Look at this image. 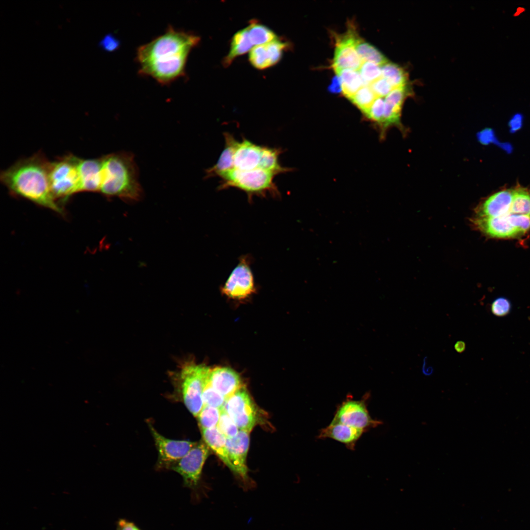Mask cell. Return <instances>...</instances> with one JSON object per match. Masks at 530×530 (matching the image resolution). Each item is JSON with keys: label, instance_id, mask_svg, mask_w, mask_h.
Here are the masks:
<instances>
[{"label": "cell", "instance_id": "e0dca14e", "mask_svg": "<svg viewBox=\"0 0 530 530\" xmlns=\"http://www.w3.org/2000/svg\"><path fill=\"white\" fill-rule=\"evenodd\" d=\"M508 214L497 217L472 216L470 221L474 228L490 237L506 238L521 235L510 223Z\"/></svg>", "mask_w": 530, "mask_h": 530}, {"label": "cell", "instance_id": "f1b7e54d", "mask_svg": "<svg viewBox=\"0 0 530 530\" xmlns=\"http://www.w3.org/2000/svg\"><path fill=\"white\" fill-rule=\"evenodd\" d=\"M512 202L510 213L530 215V192L518 186L512 189Z\"/></svg>", "mask_w": 530, "mask_h": 530}, {"label": "cell", "instance_id": "ac0fdd59", "mask_svg": "<svg viewBox=\"0 0 530 530\" xmlns=\"http://www.w3.org/2000/svg\"><path fill=\"white\" fill-rule=\"evenodd\" d=\"M512 189H504L488 197L476 209L473 216L497 217L510 213Z\"/></svg>", "mask_w": 530, "mask_h": 530}, {"label": "cell", "instance_id": "7bdbcfd3", "mask_svg": "<svg viewBox=\"0 0 530 530\" xmlns=\"http://www.w3.org/2000/svg\"><path fill=\"white\" fill-rule=\"evenodd\" d=\"M466 348V344L462 341H457L454 344L455 350L459 353L463 352Z\"/></svg>", "mask_w": 530, "mask_h": 530}, {"label": "cell", "instance_id": "52a82bcc", "mask_svg": "<svg viewBox=\"0 0 530 530\" xmlns=\"http://www.w3.org/2000/svg\"><path fill=\"white\" fill-rule=\"evenodd\" d=\"M210 453V448L201 441L169 468L182 476L185 486L192 490V500L195 503L201 499L198 489L203 466Z\"/></svg>", "mask_w": 530, "mask_h": 530}, {"label": "cell", "instance_id": "d4e9b609", "mask_svg": "<svg viewBox=\"0 0 530 530\" xmlns=\"http://www.w3.org/2000/svg\"><path fill=\"white\" fill-rule=\"evenodd\" d=\"M336 73L341 80L343 95L349 100L364 86L358 71L345 69Z\"/></svg>", "mask_w": 530, "mask_h": 530}, {"label": "cell", "instance_id": "60d3db41", "mask_svg": "<svg viewBox=\"0 0 530 530\" xmlns=\"http://www.w3.org/2000/svg\"><path fill=\"white\" fill-rule=\"evenodd\" d=\"M328 90L333 93H339L342 92V83L339 77L337 75L332 79L328 86Z\"/></svg>", "mask_w": 530, "mask_h": 530}, {"label": "cell", "instance_id": "ab89813d", "mask_svg": "<svg viewBox=\"0 0 530 530\" xmlns=\"http://www.w3.org/2000/svg\"><path fill=\"white\" fill-rule=\"evenodd\" d=\"M117 526L119 530H141L134 523L125 519H120Z\"/></svg>", "mask_w": 530, "mask_h": 530}, {"label": "cell", "instance_id": "4fadbf2b", "mask_svg": "<svg viewBox=\"0 0 530 530\" xmlns=\"http://www.w3.org/2000/svg\"><path fill=\"white\" fill-rule=\"evenodd\" d=\"M150 428L158 451V465L160 467L169 468L197 443L188 440L168 439L158 432L151 425Z\"/></svg>", "mask_w": 530, "mask_h": 530}, {"label": "cell", "instance_id": "2e32d148", "mask_svg": "<svg viewBox=\"0 0 530 530\" xmlns=\"http://www.w3.org/2000/svg\"><path fill=\"white\" fill-rule=\"evenodd\" d=\"M288 44L278 38L269 43L254 47L249 54L251 65L264 70L277 63L282 58Z\"/></svg>", "mask_w": 530, "mask_h": 530}, {"label": "cell", "instance_id": "484cf974", "mask_svg": "<svg viewBox=\"0 0 530 530\" xmlns=\"http://www.w3.org/2000/svg\"><path fill=\"white\" fill-rule=\"evenodd\" d=\"M356 49L362 62H370L382 66L389 62L387 58L376 48L358 37Z\"/></svg>", "mask_w": 530, "mask_h": 530}, {"label": "cell", "instance_id": "b9f144b4", "mask_svg": "<svg viewBox=\"0 0 530 530\" xmlns=\"http://www.w3.org/2000/svg\"><path fill=\"white\" fill-rule=\"evenodd\" d=\"M426 357H425L424 359L423 365L422 367L423 373L426 376H429L432 374L433 372V369L431 367H427L426 365Z\"/></svg>", "mask_w": 530, "mask_h": 530}, {"label": "cell", "instance_id": "f546056e", "mask_svg": "<svg viewBox=\"0 0 530 530\" xmlns=\"http://www.w3.org/2000/svg\"><path fill=\"white\" fill-rule=\"evenodd\" d=\"M377 98L369 85L362 87L350 100L365 114Z\"/></svg>", "mask_w": 530, "mask_h": 530}, {"label": "cell", "instance_id": "cb8c5ba5", "mask_svg": "<svg viewBox=\"0 0 530 530\" xmlns=\"http://www.w3.org/2000/svg\"><path fill=\"white\" fill-rule=\"evenodd\" d=\"M253 47L246 27L237 32L232 37L229 52L224 59V65L228 66L236 57L247 53Z\"/></svg>", "mask_w": 530, "mask_h": 530}, {"label": "cell", "instance_id": "4316f807", "mask_svg": "<svg viewBox=\"0 0 530 530\" xmlns=\"http://www.w3.org/2000/svg\"><path fill=\"white\" fill-rule=\"evenodd\" d=\"M246 28L251 41L255 47L278 39L276 34L270 28L255 21H251Z\"/></svg>", "mask_w": 530, "mask_h": 530}, {"label": "cell", "instance_id": "836d02e7", "mask_svg": "<svg viewBox=\"0 0 530 530\" xmlns=\"http://www.w3.org/2000/svg\"><path fill=\"white\" fill-rule=\"evenodd\" d=\"M217 427L226 438H231L236 436L239 430L234 421L223 408L221 409Z\"/></svg>", "mask_w": 530, "mask_h": 530}, {"label": "cell", "instance_id": "e575fe53", "mask_svg": "<svg viewBox=\"0 0 530 530\" xmlns=\"http://www.w3.org/2000/svg\"><path fill=\"white\" fill-rule=\"evenodd\" d=\"M384 107V98L377 97L365 115L380 127L383 121Z\"/></svg>", "mask_w": 530, "mask_h": 530}, {"label": "cell", "instance_id": "d6a6232c", "mask_svg": "<svg viewBox=\"0 0 530 530\" xmlns=\"http://www.w3.org/2000/svg\"><path fill=\"white\" fill-rule=\"evenodd\" d=\"M226 399L224 397L212 387L209 382V378L203 392L204 406H210L221 409Z\"/></svg>", "mask_w": 530, "mask_h": 530}, {"label": "cell", "instance_id": "3957f363", "mask_svg": "<svg viewBox=\"0 0 530 530\" xmlns=\"http://www.w3.org/2000/svg\"><path fill=\"white\" fill-rule=\"evenodd\" d=\"M200 40L199 36L192 32L170 26L164 34L138 47L136 59L139 65L186 60L190 52Z\"/></svg>", "mask_w": 530, "mask_h": 530}, {"label": "cell", "instance_id": "d590c367", "mask_svg": "<svg viewBox=\"0 0 530 530\" xmlns=\"http://www.w3.org/2000/svg\"><path fill=\"white\" fill-rule=\"evenodd\" d=\"M508 217L511 224L521 235L530 229V215L510 213Z\"/></svg>", "mask_w": 530, "mask_h": 530}, {"label": "cell", "instance_id": "7c38bea8", "mask_svg": "<svg viewBox=\"0 0 530 530\" xmlns=\"http://www.w3.org/2000/svg\"><path fill=\"white\" fill-rule=\"evenodd\" d=\"M336 38V47L332 66L336 73L345 69L358 71L363 62L356 49L359 37L353 27Z\"/></svg>", "mask_w": 530, "mask_h": 530}, {"label": "cell", "instance_id": "7402d4cb", "mask_svg": "<svg viewBox=\"0 0 530 530\" xmlns=\"http://www.w3.org/2000/svg\"><path fill=\"white\" fill-rule=\"evenodd\" d=\"M225 146L217 162L206 170L207 178L220 177L233 169V157L238 140L232 134L224 132Z\"/></svg>", "mask_w": 530, "mask_h": 530}, {"label": "cell", "instance_id": "603a6c76", "mask_svg": "<svg viewBox=\"0 0 530 530\" xmlns=\"http://www.w3.org/2000/svg\"><path fill=\"white\" fill-rule=\"evenodd\" d=\"M204 442L217 455L228 467L232 471L226 449V438L217 426L201 430Z\"/></svg>", "mask_w": 530, "mask_h": 530}, {"label": "cell", "instance_id": "f35d334b", "mask_svg": "<svg viewBox=\"0 0 530 530\" xmlns=\"http://www.w3.org/2000/svg\"><path fill=\"white\" fill-rule=\"evenodd\" d=\"M120 45V40L110 33L105 35L98 43L99 47L107 52L116 51L119 48Z\"/></svg>", "mask_w": 530, "mask_h": 530}, {"label": "cell", "instance_id": "5b68a950", "mask_svg": "<svg viewBox=\"0 0 530 530\" xmlns=\"http://www.w3.org/2000/svg\"><path fill=\"white\" fill-rule=\"evenodd\" d=\"M79 160V158L70 154L50 162V187L56 201L66 202L72 195L80 192Z\"/></svg>", "mask_w": 530, "mask_h": 530}, {"label": "cell", "instance_id": "ee69618b", "mask_svg": "<svg viewBox=\"0 0 530 530\" xmlns=\"http://www.w3.org/2000/svg\"><path fill=\"white\" fill-rule=\"evenodd\" d=\"M116 530H119V529L118 528H117V529H116Z\"/></svg>", "mask_w": 530, "mask_h": 530}, {"label": "cell", "instance_id": "30bf717a", "mask_svg": "<svg viewBox=\"0 0 530 530\" xmlns=\"http://www.w3.org/2000/svg\"><path fill=\"white\" fill-rule=\"evenodd\" d=\"M248 257L242 256L232 270L221 292L227 297L235 300L248 298L256 291L253 274Z\"/></svg>", "mask_w": 530, "mask_h": 530}, {"label": "cell", "instance_id": "9a60e30c", "mask_svg": "<svg viewBox=\"0 0 530 530\" xmlns=\"http://www.w3.org/2000/svg\"><path fill=\"white\" fill-rule=\"evenodd\" d=\"M265 147V146L257 145L244 137L241 141L238 140L233 157V169L243 171L262 169Z\"/></svg>", "mask_w": 530, "mask_h": 530}, {"label": "cell", "instance_id": "44dd1931", "mask_svg": "<svg viewBox=\"0 0 530 530\" xmlns=\"http://www.w3.org/2000/svg\"><path fill=\"white\" fill-rule=\"evenodd\" d=\"M365 432L361 429L341 423H330L321 428L318 439L330 438L344 444L350 450H354L357 441Z\"/></svg>", "mask_w": 530, "mask_h": 530}, {"label": "cell", "instance_id": "9c48e42d", "mask_svg": "<svg viewBox=\"0 0 530 530\" xmlns=\"http://www.w3.org/2000/svg\"><path fill=\"white\" fill-rule=\"evenodd\" d=\"M223 408L240 430L250 433L259 421V412L244 387L226 399Z\"/></svg>", "mask_w": 530, "mask_h": 530}, {"label": "cell", "instance_id": "ffe728a7", "mask_svg": "<svg viewBox=\"0 0 530 530\" xmlns=\"http://www.w3.org/2000/svg\"><path fill=\"white\" fill-rule=\"evenodd\" d=\"M102 169V158L85 159L80 158V192H100Z\"/></svg>", "mask_w": 530, "mask_h": 530}, {"label": "cell", "instance_id": "4dcf8cb0", "mask_svg": "<svg viewBox=\"0 0 530 530\" xmlns=\"http://www.w3.org/2000/svg\"><path fill=\"white\" fill-rule=\"evenodd\" d=\"M221 413V409L204 405L197 417L201 430L217 426Z\"/></svg>", "mask_w": 530, "mask_h": 530}, {"label": "cell", "instance_id": "d6986e66", "mask_svg": "<svg viewBox=\"0 0 530 530\" xmlns=\"http://www.w3.org/2000/svg\"><path fill=\"white\" fill-rule=\"evenodd\" d=\"M209 382L226 399L243 387L239 375L227 367H217L211 370Z\"/></svg>", "mask_w": 530, "mask_h": 530}, {"label": "cell", "instance_id": "8d00e7d4", "mask_svg": "<svg viewBox=\"0 0 530 530\" xmlns=\"http://www.w3.org/2000/svg\"><path fill=\"white\" fill-rule=\"evenodd\" d=\"M511 309L510 302L504 297L495 299L491 305L492 314L497 317H504L510 313Z\"/></svg>", "mask_w": 530, "mask_h": 530}, {"label": "cell", "instance_id": "8992f818", "mask_svg": "<svg viewBox=\"0 0 530 530\" xmlns=\"http://www.w3.org/2000/svg\"><path fill=\"white\" fill-rule=\"evenodd\" d=\"M211 370L208 367L191 363H185L177 372L184 403L197 417L204 406L203 392Z\"/></svg>", "mask_w": 530, "mask_h": 530}, {"label": "cell", "instance_id": "8fae6325", "mask_svg": "<svg viewBox=\"0 0 530 530\" xmlns=\"http://www.w3.org/2000/svg\"><path fill=\"white\" fill-rule=\"evenodd\" d=\"M249 432L239 430L231 438H226V449L232 467V472L241 481L244 488L252 487L246 465V457L249 446Z\"/></svg>", "mask_w": 530, "mask_h": 530}, {"label": "cell", "instance_id": "83f0119b", "mask_svg": "<svg viewBox=\"0 0 530 530\" xmlns=\"http://www.w3.org/2000/svg\"><path fill=\"white\" fill-rule=\"evenodd\" d=\"M381 68L382 77L388 81L393 89L407 85V75L397 64L388 62L381 66Z\"/></svg>", "mask_w": 530, "mask_h": 530}, {"label": "cell", "instance_id": "6da1fadb", "mask_svg": "<svg viewBox=\"0 0 530 530\" xmlns=\"http://www.w3.org/2000/svg\"><path fill=\"white\" fill-rule=\"evenodd\" d=\"M50 165L43 154L38 153L15 162L1 172L0 179L12 194L63 214L51 189Z\"/></svg>", "mask_w": 530, "mask_h": 530}, {"label": "cell", "instance_id": "7a4b0ae2", "mask_svg": "<svg viewBox=\"0 0 530 530\" xmlns=\"http://www.w3.org/2000/svg\"><path fill=\"white\" fill-rule=\"evenodd\" d=\"M102 160L100 192L107 197H117L127 203L142 199L143 191L132 153L123 151L112 153L102 157Z\"/></svg>", "mask_w": 530, "mask_h": 530}, {"label": "cell", "instance_id": "74e56055", "mask_svg": "<svg viewBox=\"0 0 530 530\" xmlns=\"http://www.w3.org/2000/svg\"><path fill=\"white\" fill-rule=\"evenodd\" d=\"M369 86L377 97H385L393 89L388 81L382 77Z\"/></svg>", "mask_w": 530, "mask_h": 530}, {"label": "cell", "instance_id": "ba28073f", "mask_svg": "<svg viewBox=\"0 0 530 530\" xmlns=\"http://www.w3.org/2000/svg\"><path fill=\"white\" fill-rule=\"evenodd\" d=\"M370 393H366L360 400H354L350 396L339 405L331 423H341L361 430L365 432L381 424L380 421L371 418L368 410Z\"/></svg>", "mask_w": 530, "mask_h": 530}, {"label": "cell", "instance_id": "277c9868", "mask_svg": "<svg viewBox=\"0 0 530 530\" xmlns=\"http://www.w3.org/2000/svg\"><path fill=\"white\" fill-rule=\"evenodd\" d=\"M276 176L262 168L247 171L233 169L219 177L221 182L218 188L232 187L240 189L246 193L248 201L252 200L254 195L265 197L270 194L278 197L280 192L274 182Z\"/></svg>", "mask_w": 530, "mask_h": 530}, {"label": "cell", "instance_id": "1f68e13d", "mask_svg": "<svg viewBox=\"0 0 530 530\" xmlns=\"http://www.w3.org/2000/svg\"><path fill=\"white\" fill-rule=\"evenodd\" d=\"M364 85H370L382 77L381 66L370 62H363L358 70Z\"/></svg>", "mask_w": 530, "mask_h": 530}, {"label": "cell", "instance_id": "5bb4252c", "mask_svg": "<svg viewBox=\"0 0 530 530\" xmlns=\"http://www.w3.org/2000/svg\"><path fill=\"white\" fill-rule=\"evenodd\" d=\"M409 94L407 85L393 89L385 98L383 121L380 127L382 137L389 128L396 126L402 130L401 112L405 99Z\"/></svg>", "mask_w": 530, "mask_h": 530}]
</instances>
